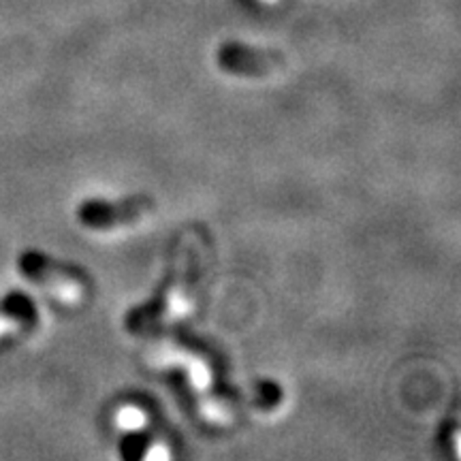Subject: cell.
Instances as JSON below:
<instances>
[{
	"instance_id": "cell-8",
	"label": "cell",
	"mask_w": 461,
	"mask_h": 461,
	"mask_svg": "<svg viewBox=\"0 0 461 461\" xmlns=\"http://www.w3.org/2000/svg\"><path fill=\"white\" fill-rule=\"evenodd\" d=\"M146 457H148V459H167V457H169V451H167V448H165L163 445H157V447L149 448Z\"/></svg>"
},
{
	"instance_id": "cell-6",
	"label": "cell",
	"mask_w": 461,
	"mask_h": 461,
	"mask_svg": "<svg viewBox=\"0 0 461 461\" xmlns=\"http://www.w3.org/2000/svg\"><path fill=\"white\" fill-rule=\"evenodd\" d=\"M115 420H118V425L122 429L135 431V429L143 428V423H146V414H143L140 408L126 406V408H122V411L118 412V417H115Z\"/></svg>"
},
{
	"instance_id": "cell-5",
	"label": "cell",
	"mask_w": 461,
	"mask_h": 461,
	"mask_svg": "<svg viewBox=\"0 0 461 461\" xmlns=\"http://www.w3.org/2000/svg\"><path fill=\"white\" fill-rule=\"evenodd\" d=\"M230 411H233V408H230V403L224 400V397L212 395L203 402V412L212 420H229L230 414H233Z\"/></svg>"
},
{
	"instance_id": "cell-3",
	"label": "cell",
	"mask_w": 461,
	"mask_h": 461,
	"mask_svg": "<svg viewBox=\"0 0 461 461\" xmlns=\"http://www.w3.org/2000/svg\"><path fill=\"white\" fill-rule=\"evenodd\" d=\"M216 62L221 71L240 75V77H265L280 71L282 58L265 50H252L248 45L227 43L218 50Z\"/></svg>"
},
{
	"instance_id": "cell-7",
	"label": "cell",
	"mask_w": 461,
	"mask_h": 461,
	"mask_svg": "<svg viewBox=\"0 0 461 461\" xmlns=\"http://www.w3.org/2000/svg\"><path fill=\"white\" fill-rule=\"evenodd\" d=\"M190 380H193V384L197 389H203L210 384V370H207V366L203 361H199V359L190 361Z\"/></svg>"
},
{
	"instance_id": "cell-4",
	"label": "cell",
	"mask_w": 461,
	"mask_h": 461,
	"mask_svg": "<svg viewBox=\"0 0 461 461\" xmlns=\"http://www.w3.org/2000/svg\"><path fill=\"white\" fill-rule=\"evenodd\" d=\"M32 305L28 302H22V305H17V310H7V312L0 314V336H5L7 331L17 330L24 322L32 321Z\"/></svg>"
},
{
	"instance_id": "cell-1",
	"label": "cell",
	"mask_w": 461,
	"mask_h": 461,
	"mask_svg": "<svg viewBox=\"0 0 461 461\" xmlns=\"http://www.w3.org/2000/svg\"><path fill=\"white\" fill-rule=\"evenodd\" d=\"M154 212V201L148 194H135V197L122 201H101L90 199L79 203L77 221L86 229L92 230H112L126 224L143 221Z\"/></svg>"
},
{
	"instance_id": "cell-2",
	"label": "cell",
	"mask_w": 461,
	"mask_h": 461,
	"mask_svg": "<svg viewBox=\"0 0 461 461\" xmlns=\"http://www.w3.org/2000/svg\"><path fill=\"white\" fill-rule=\"evenodd\" d=\"M20 272L24 274V278L45 288L51 295L60 299V302L75 303L82 299V285H79V280L68 276L65 269L56 267L54 263H50L39 252H26V255H22Z\"/></svg>"
}]
</instances>
